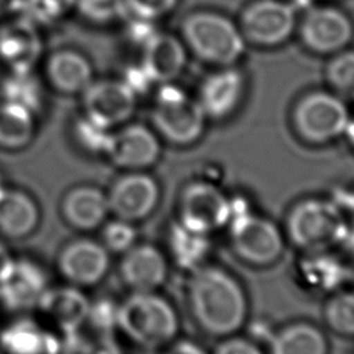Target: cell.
<instances>
[{
  "mask_svg": "<svg viewBox=\"0 0 354 354\" xmlns=\"http://www.w3.org/2000/svg\"><path fill=\"white\" fill-rule=\"evenodd\" d=\"M187 300L199 328L216 337L236 333L248 319V296L241 282L209 263L189 272Z\"/></svg>",
  "mask_w": 354,
  "mask_h": 354,
  "instance_id": "obj_1",
  "label": "cell"
},
{
  "mask_svg": "<svg viewBox=\"0 0 354 354\" xmlns=\"http://www.w3.org/2000/svg\"><path fill=\"white\" fill-rule=\"evenodd\" d=\"M180 328L177 310L156 290L131 292L119 303L118 329L147 350L170 344Z\"/></svg>",
  "mask_w": 354,
  "mask_h": 354,
  "instance_id": "obj_2",
  "label": "cell"
},
{
  "mask_svg": "<svg viewBox=\"0 0 354 354\" xmlns=\"http://www.w3.org/2000/svg\"><path fill=\"white\" fill-rule=\"evenodd\" d=\"M181 39L188 51L216 66L235 65L248 43L236 22L207 10L195 11L183 19Z\"/></svg>",
  "mask_w": 354,
  "mask_h": 354,
  "instance_id": "obj_3",
  "label": "cell"
},
{
  "mask_svg": "<svg viewBox=\"0 0 354 354\" xmlns=\"http://www.w3.org/2000/svg\"><path fill=\"white\" fill-rule=\"evenodd\" d=\"M151 118L156 134L178 147L196 142L209 120L196 98L189 97L174 82L159 84Z\"/></svg>",
  "mask_w": 354,
  "mask_h": 354,
  "instance_id": "obj_4",
  "label": "cell"
},
{
  "mask_svg": "<svg viewBox=\"0 0 354 354\" xmlns=\"http://www.w3.org/2000/svg\"><path fill=\"white\" fill-rule=\"evenodd\" d=\"M344 217L329 198L297 201L285 217V238L301 252L335 246Z\"/></svg>",
  "mask_w": 354,
  "mask_h": 354,
  "instance_id": "obj_5",
  "label": "cell"
},
{
  "mask_svg": "<svg viewBox=\"0 0 354 354\" xmlns=\"http://www.w3.org/2000/svg\"><path fill=\"white\" fill-rule=\"evenodd\" d=\"M350 119L347 105L333 91H310L300 97L292 109L295 133L313 145L328 144L344 136Z\"/></svg>",
  "mask_w": 354,
  "mask_h": 354,
  "instance_id": "obj_6",
  "label": "cell"
},
{
  "mask_svg": "<svg viewBox=\"0 0 354 354\" xmlns=\"http://www.w3.org/2000/svg\"><path fill=\"white\" fill-rule=\"evenodd\" d=\"M225 227L234 253L250 266H271L281 259L285 250L283 230L253 209L231 218Z\"/></svg>",
  "mask_w": 354,
  "mask_h": 354,
  "instance_id": "obj_7",
  "label": "cell"
},
{
  "mask_svg": "<svg viewBox=\"0 0 354 354\" xmlns=\"http://www.w3.org/2000/svg\"><path fill=\"white\" fill-rule=\"evenodd\" d=\"M296 10L286 0H254L243 8L238 25L246 41L260 47H275L296 32Z\"/></svg>",
  "mask_w": 354,
  "mask_h": 354,
  "instance_id": "obj_8",
  "label": "cell"
},
{
  "mask_svg": "<svg viewBox=\"0 0 354 354\" xmlns=\"http://www.w3.org/2000/svg\"><path fill=\"white\" fill-rule=\"evenodd\" d=\"M297 30L307 50L324 55L347 48L354 37L351 18L335 6H308Z\"/></svg>",
  "mask_w": 354,
  "mask_h": 354,
  "instance_id": "obj_9",
  "label": "cell"
},
{
  "mask_svg": "<svg viewBox=\"0 0 354 354\" xmlns=\"http://www.w3.org/2000/svg\"><path fill=\"white\" fill-rule=\"evenodd\" d=\"M230 196L210 180L188 183L178 199V220L184 224L212 234L228 221Z\"/></svg>",
  "mask_w": 354,
  "mask_h": 354,
  "instance_id": "obj_10",
  "label": "cell"
},
{
  "mask_svg": "<svg viewBox=\"0 0 354 354\" xmlns=\"http://www.w3.org/2000/svg\"><path fill=\"white\" fill-rule=\"evenodd\" d=\"M109 213L137 223L149 217L160 201V187L145 170L127 171L118 177L106 192Z\"/></svg>",
  "mask_w": 354,
  "mask_h": 354,
  "instance_id": "obj_11",
  "label": "cell"
},
{
  "mask_svg": "<svg viewBox=\"0 0 354 354\" xmlns=\"http://www.w3.org/2000/svg\"><path fill=\"white\" fill-rule=\"evenodd\" d=\"M160 153V137L153 129L140 123L112 130L105 151L109 162L126 171L149 169L159 160Z\"/></svg>",
  "mask_w": 354,
  "mask_h": 354,
  "instance_id": "obj_12",
  "label": "cell"
},
{
  "mask_svg": "<svg viewBox=\"0 0 354 354\" xmlns=\"http://www.w3.org/2000/svg\"><path fill=\"white\" fill-rule=\"evenodd\" d=\"M109 252L101 242L77 238L62 246L57 257L59 274L79 288L93 286L104 279L109 270Z\"/></svg>",
  "mask_w": 354,
  "mask_h": 354,
  "instance_id": "obj_13",
  "label": "cell"
},
{
  "mask_svg": "<svg viewBox=\"0 0 354 354\" xmlns=\"http://www.w3.org/2000/svg\"><path fill=\"white\" fill-rule=\"evenodd\" d=\"M48 286L41 266L24 257L12 259L0 274V303L10 311L36 308Z\"/></svg>",
  "mask_w": 354,
  "mask_h": 354,
  "instance_id": "obj_14",
  "label": "cell"
},
{
  "mask_svg": "<svg viewBox=\"0 0 354 354\" xmlns=\"http://www.w3.org/2000/svg\"><path fill=\"white\" fill-rule=\"evenodd\" d=\"M246 93V77L235 65L218 66L201 83L196 101L207 119L223 120L241 106Z\"/></svg>",
  "mask_w": 354,
  "mask_h": 354,
  "instance_id": "obj_15",
  "label": "cell"
},
{
  "mask_svg": "<svg viewBox=\"0 0 354 354\" xmlns=\"http://www.w3.org/2000/svg\"><path fill=\"white\" fill-rule=\"evenodd\" d=\"M136 104L137 94L124 80H93L83 91L84 115L109 129L127 122Z\"/></svg>",
  "mask_w": 354,
  "mask_h": 354,
  "instance_id": "obj_16",
  "label": "cell"
},
{
  "mask_svg": "<svg viewBox=\"0 0 354 354\" xmlns=\"http://www.w3.org/2000/svg\"><path fill=\"white\" fill-rule=\"evenodd\" d=\"M119 275L131 292L158 290L167 279V254L153 243H136L122 253Z\"/></svg>",
  "mask_w": 354,
  "mask_h": 354,
  "instance_id": "obj_17",
  "label": "cell"
},
{
  "mask_svg": "<svg viewBox=\"0 0 354 354\" xmlns=\"http://www.w3.org/2000/svg\"><path fill=\"white\" fill-rule=\"evenodd\" d=\"M188 50L181 37L155 32L142 44L141 66L153 83H173L187 66Z\"/></svg>",
  "mask_w": 354,
  "mask_h": 354,
  "instance_id": "obj_18",
  "label": "cell"
},
{
  "mask_svg": "<svg viewBox=\"0 0 354 354\" xmlns=\"http://www.w3.org/2000/svg\"><path fill=\"white\" fill-rule=\"evenodd\" d=\"M300 281L318 293L332 295L350 282L348 263L330 248L303 252L297 263Z\"/></svg>",
  "mask_w": 354,
  "mask_h": 354,
  "instance_id": "obj_19",
  "label": "cell"
},
{
  "mask_svg": "<svg viewBox=\"0 0 354 354\" xmlns=\"http://www.w3.org/2000/svg\"><path fill=\"white\" fill-rule=\"evenodd\" d=\"M90 307L88 297L79 286L47 288L41 296L37 310L50 319L62 333L80 330L86 324Z\"/></svg>",
  "mask_w": 354,
  "mask_h": 354,
  "instance_id": "obj_20",
  "label": "cell"
},
{
  "mask_svg": "<svg viewBox=\"0 0 354 354\" xmlns=\"http://www.w3.org/2000/svg\"><path fill=\"white\" fill-rule=\"evenodd\" d=\"M61 213L76 230H95L106 221L109 214L106 192L94 185H77L62 198Z\"/></svg>",
  "mask_w": 354,
  "mask_h": 354,
  "instance_id": "obj_21",
  "label": "cell"
},
{
  "mask_svg": "<svg viewBox=\"0 0 354 354\" xmlns=\"http://www.w3.org/2000/svg\"><path fill=\"white\" fill-rule=\"evenodd\" d=\"M167 259L188 272L207 263L212 250L210 234L176 218L166 234Z\"/></svg>",
  "mask_w": 354,
  "mask_h": 354,
  "instance_id": "obj_22",
  "label": "cell"
},
{
  "mask_svg": "<svg viewBox=\"0 0 354 354\" xmlns=\"http://www.w3.org/2000/svg\"><path fill=\"white\" fill-rule=\"evenodd\" d=\"M41 53V39L28 19L11 22L0 29V58L12 71H30Z\"/></svg>",
  "mask_w": 354,
  "mask_h": 354,
  "instance_id": "obj_23",
  "label": "cell"
},
{
  "mask_svg": "<svg viewBox=\"0 0 354 354\" xmlns=\"http://www.w3.org/2000/svg\"><path fill=\"white\" fill-rule=\"evenodd\" d=\"M61 350V340L29 318H19L0 332V354H59Z\"/></svg>",
  "mask_w": 354,
  "mask_h": 354,
  "instance_id": "obj_24",
  "label": "cell"
},
{
  "mask_svg": "<svg viewBox=\"0 0 354 354\" xmlns=\"http://www.w3.org/2000/svg\"><path fill=\"white\" fill-rule=\"evenodd\" d=\"M40 221L39 206L26 192L10 187L0 189V234L10 239L30 235Z\"/></svg>",
  "mask_w": 354,
  "mask_h": 354,
  "instance_id": "obj_25",
  "label": "cell"
},
{
  "mask_svg": "<svg viewBox=\"0 0 354 354\" xmlns=\"http://www.w3.org/2000/svg\"><path fill=\"white\" fill-rule=\"evenodd\" d=\"M268 354H328L325 333L310 322L288 324L268 337Z\"/></svg>",
  "mask_w": 354,
  "mask_h": 354,
  "instance_id": "obj_26",
  "label": "cell"
},
{
  "mask_svg": "<svg viewBox=\"0 0 354 354\" xmlns=\"http://www.w3.org/2000/svg\"><path fill=\"white\" fill-rule=\"evenodd\" d=\"M47 73L51 83L64 93H83L94 80L90 62L71 50L53 54L47 64Z\"/></svg>",
  "mask_w": 354,
  "mask_h": 354,
  "instance_id": "obj_27",
  "label": "cell"
},
{
  "mask_svg": "<svg viewBox=\"0 0 354 354\" xmlns=\"http://www.w3.org/2000/svg\"><path fill=\"white\" fill-rule=\"evenodd\" d=\"M35 134V113L28 108L10 102H0V147L21 149L30 144Z\"/></svg>",
  "mask_w": 354,
  "mask_h": 354,
  "instance_id": "obj_28",
  "label": "cell"
},
{
  "mask_svg": "<svg viewBox=\"0 0 354 354\" xmlns=\"http://www.w3.org/2000/svg\"><path fill=\"white\" fill-rule=\"evenodd\" d=\"M3 100L22 105L36 113L43 104V91L30 71H12L3 84Z\"/></svg>",
  "mask_w": 354,
  "mask_h": 354,
  "instance_id": "obj_29",
  "label": "cell"
},
{
  "mask_svg": "<svg viewBox=\"0 0 354 354\" xmlns=\"http://www.w3.org/2000/svg\"><path fill=\"white\" fill-rule=\"evenodd\" d=\"M324 321L335 333L354 336V289L337 290L324 306Z\"/></svg>",
  "mask_w": 354,
  "mask_h": 354,
  "instance_id": "obj_30",
  "label": "cell"
},
{
  "mask_svg": "<svg viewBox=\"0 0 354 354\" xmlns=\"http://www.w3.org/2000/svg\"><path fill=\"white\" fill-rule=\"evenodd\" d=\"M325 77L336 94L354 97V50L344 48L332 54Z\"/></svg>",
  "mask_w": 354,
  "mask_h": 354,
  "instance_id": "obj_31",
  "label": "cell"
},
{
  "mask_svg": "<svg viewBox=\"0 0 354 354\" xmlns=\"http://www.w3.org/2000/svg\"><path fill=\"white\" fill-rule=\"evenodd\" d=\"M112 129L84 115L75 124V141L77 145L94 155H105Z\"/></svg>",
  "mask_w": 354,
  "mask_h": 354,
  "instance_id": "obj_32",
  "label": "cell"
},
{
  "mask_svg": "<svg viewBox=\"0 0 354 354\" xmlns=\"http://www.w3.org/2000/svg\"><path fill=\"white\" fill-rule=\"evenodd\" d=\"M101 243L109 253H124L137 243L134 223L123 218H112L102 224Z\"/></svg>",
  "mask_w": 354,
  "mask_h": 354,
  "instance_id": "obj_33",
  "label": "cell"
},
{
  "mask_svg": "<svg viewBox=\"0 0 354 354\" xmlns=\"http://www.w3.org/2000/svg\"><path fill=\"white\" fill-rule=\"evenodd\" d=\"M119 303L109 297H100L95 301H90L86 324L93 333L109 335L118 329Z\"/></svg>",
  "mask_w": 354,
  "mask_h": 354,
  "instance_id": "obj_34",
  "label": "cell"
},
{
  "mask_svg": "<svg viewBox=\"0 0 354 354\" xmlns=\"http://www.w3.org/2000/svg\"><path fill=\"white\" fill-rule=\"evenodd\" d=\"M87 19L109 22L126 12L124 0H71Z\"/></svg>",
  "mask_w": 354,
  "mask_h": 354,
  "instance_id": "obj_35",
  "label": "cell"
},
{
  "mask_svg": "<svg viewBox=\"0 0 354 354\" xmlns=\"http://www.w3.org/2000/svg\"><path fill=\"white\" fill-rule=\"evenodd\" d=\"M177 4L178 0H124L126 11L147 21H156L169 15Z\"/></svg>",
  "mask_w": 354,
  "mask_h": 354,
  "instance_id": "obj_36",
  "label": "cell"
},
{
  "mask_svg": "<svg viewBox=\"0 0 354 354\" xmlns=\"http://www.w3.org/2000/svg\"><path fill=\"white\" fill-rule=\"evenodd\" d=\"M68 4L71 0H22L21 10L25 11V19L32 24L48 22L58 17Z\"/></svg>",
  "mask_w": 354,
  "mask_h": 354,
  "instance_id": "obj_37",
  "label": "cell"
},
{
  "mask_svg": "<svg viewBox=\"0 0 354 354\" xmlns=\"http://www.w3.org/2000/svg\"><path fill=\"white\" fill-rule=\"evenodd\" d=\"M76 354H122V347L113 333H93L91 337L82 340Z\"/></svg>",
  "mask_w": 354,
  "mask_h": 354,
  "instance_id": "obj_38",
  "label": "cell"
},
{
  "mask_svg": "<svg viewBox=\"0 0 354 354\" xmlns=\"http://www.w3.org/2000/svg\"><path fill=\"white\" fill-rule=\"evenodd\" d=\"M212 354H266L257 342L249 337L230 335L216 346Z\"/></svg>",
  "mask_w": 354,
  "mask_h": 354,
  "instance_id": "obj_39",
  "label": "cell"
},
{
  "mask_svg": "<svg viewBox=\"0 0 354 354\" xmlns=\"http://www.w3.org/2000/svg\"><path fill=\"white\" fill-rule=\"evenodd\" d=\"M163 354H210V353L202 344L194 340L174 339L170 344H167V348Z\"/></svg>",
  "mask_w": 354,
  "mask_h": 354,
  "instance_id": "obj_40",
  "label": "cell"
},
{
  "mask_svg": "<svg viewBox=\"0 0 354 354\" xmlns=\"http://www.w3.org/2000/svg\"><path fill=\"white\" fill-rule=\"evenodd\" d=\"M14 257L11 256V252L8 246L3 242H0V274L7 268V266L11 263Z\"/></svg>",
  "mask_w": 354,
  "mask_h": 354,
  "instance_id": "obj_41",
  "label": "cell"
},
{
  "mask_svg": "<svg viewBox=\"0 0 354 354\" xmlns=\"http://www.w3.org/2000/svg\"><path fill=\"white\" fill-rule=\"evenodd\" d=\"M22 0H0V14L21 10Z\"/></svg>",
  "mask_w": 354,
  "mask_h": 354,
  "instance_id": "obj_42",
  "label": "cell"
},
{
  "mask_svg": "<svg viewBox=\"0 0 354 354\" xmlns=\"http://www.w3.org/2000/svg\"><path fill=\"white\" fill-rule=\"evenodd\" d=\"M344 136L347 137L350 145H351L353 149H354V119H353V118H351L350 122H348V126H347V129H346V131H344Z\"/></svg>",
  "mask_w": 354,
  "mask_h": 354,
  "instance_id": "obj_43",
  "label": "cell"
},
{
  "mask_svg": "<svg viewBox=\"0 0 354 354\" xmlns=\"http://www.w3.org/2000/svg\"><path fill=\"white\" fill-rule=\"evenodd\" d=\"M348 271H350V282L354 285V257L350 259L348 263Z\"/></svg>",
  "mask_w": 354,
  "mask_h": 354,
  "instance_id": "obj_44",
  "label": "cell"
},
{
  "mask_svg": "<svg viewBox=\"0 0 354 354\" xmlns=\"http://www.w3.org/2000/svg\"><path fill=\"white\" fill-rule=\"evenodd\" d=\"M353 192V217H354V189H351Z\"/></svg>",
  "mask_w": 354,
  "mask_h": 354,
  "instance_id": "obj_45",
  "label": "cell"
},
{
  "mask_svg": "<svg viewBox=\"0 0 354 354\" xmlns=\"http://www.w3.org/2000/svg\"><path fill=\"white\" fill-rule=\"evenodd\" d=\"M353 98H354V97H353Z\"/></svg>",
  "mask_w": 354,
  "mask_h": 354,
  "instance_id": "obj_46",
  "label": "cell"
}]
</instances>
